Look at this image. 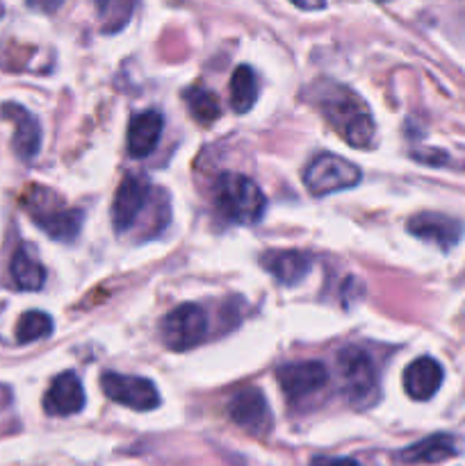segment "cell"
<instances>
[{
	"label": "cell",
	"mask_w": 465,
	"mask_h": 466,
	"mask_svg": "<svg viewBox=\"0 0 465 466\" xmlns=\"http://www.w3.org/2000/svg\"><path fill=\"white\" fill-rule=\"evenodd\" d=\"M21 205L50 239L73 241L80 235L82 212L78 208H67L55 191L32 185L21 196Z\"/></svg>",
	"instance_id": "6da1fadb"
},
{
	"label": "cell",
	"mask_w": 465,
	"mask_h": 466,
	"mask_svg": "<svg viewBox=\"0 0 465 466\" xmlns=\"http://www.w3.org/2000/svg\"><path fill=\"white\" fill-rule=\"evenodd\" d=\"M214 208L228 221L251 226L263 218L267 198L251 177L240 173H222L214 182Z\"/></svg>",
	"instance_id": "7a4b0ae2"
},
{
	"label": "cell",
	"mask_w": 465,
	"mask_h": 466,
	"mask_svg": "<svg viewBox=\"0 0 465 466\" xmlns=\"http://www.w3.org/2000/svg\"><path fill=\"white\" fill-rule=\"evenodd\" d=\"M324 114L333 126H337L346 144L354 148H365L374 141L377 126H374L372 114L365 109L363 100L356 98L345 86H336L324 96Z\"/></svg>",
	"instance_id": "3957f363"
},
{
	"label": "cell",
	"mask_w": 465,
	"mask_h": 466,
	"mask_svg": "<svg viewBox=\"0 0 465 466\" xmlns=\"http://www.w3.org/2000/svg\"><path fill=\"white\" fill-rule=\"evenodd\" d=\"M342 390L354 405H369L378 394V378L372 358L358 346H346L337 353Z\"/></svg>",
	"instance_id": "277c9868"
},
{
	"label": "cell",
	"mask_w": 465,
	"mask_h": 466,
	"mask_svg": "<svg viewBox=\"0 0 465 466\" xmlns=\"http://www.w3.org/2000/svg\"><path fill=\"white\" fill-rule=\"evenodd\" d=\"M208 335V317L194 303L178 305L162 319L160 337L171 350H190L199 346Z\"/></svg>",
	"instance_id": "5b68a950"
},
{
	"label": "cell",
	"mask_w": 465,
	"mask_h": 466,
	"mask_svg": "<svg viewBox=\"0 0 465 466\" xmlns=\"http://www.w3.org/2000/svg\"><path fill=\"white\" fill-rule=\"evenodd\" d=\"M360 168L351 164L349 159L337 157V155H319L305 168V187L315 196H328L336 191L351 189L360 182Z\"/></svg>",
	"instance_id": "8992f818"
},
{
	"label": "cell",
	"mask_w": 465,
	"mask_h": 466,
	"mask_svg": "<svg viewBox=\"0 0 465 466\" xmlns=\"http://www.w3.org/2000/svg\"><path fill=\"white\" fill-rule=\"evenodd\" d=\"M105 396L123 408L137 410V412H149L160 405V394L155 385L146 378L137 376H121V373H103L100 378Z\"/></svg>",
	"instance_id": "52a82bcc"
},
{
	"label": "cell",
	"mask_w": 465,
	"mask_h": 466,
	"mask_svg": "<svg viewBox=\"0 0 465 466\" xmlns=\"http://www.w3.org/2000/svg\"><path fill=\"white\" fill-rule=\"evenodd\" d=\"M228 419L235 426L244 428L251 435H267L272 431V410H269L267 399L255 387H246V390L237 391L231 400H228Z\"/></svg>",
	"instance_id": "ba28073f"
},
{
	"label": "cell",
	"mask_w": 465,
	"mask_h": 466,
	"mask_svg": "<svg viewBox=\"0 0 465 466\" xmlns=\"http://www.w3.org/2000/svg\"><path fill=\"white\" fill-rule=\"evenodd\" d=\"M150 196L149 177L140 176V173H128L119 185L117 194H114L112 203V223L117 232L130 230L140 218L141 209H144L146 200Z\"/></svg>",
	"instance_id": "9c48e42d"
},
{
	"label": "cell",
	"mask_w": 465,
	"mask_h": 466,
	"mask_svg": "<svg viewBox=\"0 0 465 466\" xmlns=\"http://www.w3.org/2000/svg\"><path fill=\"white\" fill-rule=\"evenodd\" d=\"M276 378L283 394L296 403V400L324 390L328 382V371L322 362H294L283 364L276 371Z\"/></svg>",
	"instance_id": "30bf717a"
},
{
	"label": "cell",
	"mask_w": 465,
	"mask_h": 466,
	"mask_svg": "<svg viewBox=\"0 0 465 466\" xmlns=\"http://www.w3.org/2000/svg\"><path fill=\"white\" fill-rule=\"evenodd\" d=\"M408 232L415 235L418 239L431 241L438 248L450 250L463 237V223H459L456 218L445 217V214L438 212H419L415 217H410L408 221Z\"/></svg>",
	"instance_id": "8fae6325"
},
{
	"label": "cell",
	"mask_w": 465,
	"mask_h": 466,
	"mask_svg": "<svg viewBox=\"0 0 465 466\" xmlns=\"http://www.w3.org/2000/svg\"><path fill=\"white\" fill-rule=\"evenodd\" d=\"M85 390L73 371L59 373L44 396V410L50 417H73L85 410Z\"/></svg>",
	"instance_id": "7c38bea8"
},
{
	"label": "cell",
	"mask_w": 465,
	"mask_h": 466,
	"mask_svg": "<svg viewBox=\"0 0 465 466\" xmlns=\"http://www.w3.org/2000/svg\"><path fill=\"white\" fill-rule=\"evenodd\" d=\"M0 114L14 123V153L21 159H26V162L36 157L41 148V127L35 114H30L26 107L16 103H5L0 107Z\"/></svg>",
	"instance_id": "4fadbf2b"
},
{
	"label": "cell",
	"mask_w": 465,
	"mask_h": 466,
	"mask_svg": "<svg viewBox=\"0 0 465 466\" xmlns=\"http://www.w3.org/2000/svg\"><path fill=\"white\" fill-rule=\"evenodd\" d=\"M442 367L433 358H418L406 367L404 390L413 400H429L438 394L442 385Z\"/></svg>",
	"instance_id": "5bb4252c"
},
{
	"label": "cell",
	"mask_w": 465,
	"mask_h": 466,
	"mask_svg": "<svg viewBox=\"0 0 465 466\" xmlns=\"http://www.w3.org/2000/svg\"><path fill=\"white\" fill-rule=\"evenodd\" d=\"M264 268L276 278L281 285L294 287L308 276L310 267H313V258L301 250H269L260 259Z\"/></svg>",
	"instance_id": "9a60e30c"
},
{
	"label": "cell",
	"mask_w": 465,
	"mask_h": 466,
	"mask_svg": "<svg viewBox=\"0 0 465 466\" xmlns=\"http://www.w3.org/2000/svg\"><path fill=\"white\" fill-rule=\"evenodd\" d=\"M162 114L155 109L135 114L128 123V153L130 157H146L158 146L160 135H162Z\"/></svg>",
	"instance_id": "2e32d148"
},
{
	"label": "cell",
	"mask_w": 465,
	"mask_h": 466,
	"mask_svg": "<svg viewBox=\"0 0 465 466\" xmlns=\"http://www.w3.org/2000/svg\"><path fill=\"white\" fill-rule=\"evenodd\" d=\"M459 453L460 441L454 435H431L401 451L399 460L406 464H438L456 458Z\"/></svg>",
	"instance_id": "e0dca14e"
},
{
	"label": "cell",
	"mask_w": 465,
	"mask_h": 466,
	"mask_svg": "<svg viewBox=\"0 0 465 466\" xmlns=\"http://www.w3.org/2000/svg\"><path fill=\"white\" fill-rule=\"evenodd\" d=\"M12 280L23 291H39L46 282V268L36 259L32 246H18L12 258Z\"/></svg>",
	"instance_id": "ac0fdd59"
},
{
	"label": "cell",
	"mask_w": 465,
	"mask_h": 466,
	"mask_svg": "<svg viewBox=\"0 0 465 466\" xmlns=\"http://www.w3.org/2000/svg\"><path fill=\"white\" fill-rule=\"evenodd\" d=\"M258 100V77L253 68L240 64L231 77V105L237 114H246Z\"/></svg>",
	"instance_id": "d6986e66"
},
{
	"label": "cell",
	"mask_w": 465,
	"mask_h": 466,
	"mask_svg": "<svg viewBox=\"0 0 465 466\" xmlns=\"http://www.w3.org/2000/svg\"><path fill=\"white\" fill-rule=\"evenodd\" d=\"M185 103L190 107L191 116L196 118L203 126H210L212 121H217L222 116V109H219V100L212 91L203 89V86H191L185 91Z\"/></svg>",
	"instance_id": "ffe728a7"
},
{
	"label": "cell",
	"mask_w": 465,
	"mask_h": 466,
	"mask_svg": "<svg viewBox=\"0 0 465 466\" xmlns=\"http://www.w3.org/2000/svg\"><path fill=\"white\" fill-rule=\"evenodd\" d=\"M53 332V319L46 312L32 309L26 312L16 323V341L18 344H30V341H39Z\"/></svg>",
	"instance_id": "44dd1931"
},
{
	"label": "cell",
	"mask_w": 465,
	"mask_h": 466,
	"mask_svg": "<svg viewBox=\"0 0 465 466\" xmlns=\"http://www.w3.org/2000/svg\"><path fill=\"white\" fill-rule=\"evenodd\" d=\"M132 7H135L132 3H100L98 12H100V18H103V30L108 32L109 21H114L112 23V32H117L119 27L126 25L128 16H130V12H132Z\"/></svg>",
	"instance_id": "7402d4cb"
},
{
	"label": "cell",
	"mask_w": 465,
	"mask_h": 466,
	"mask_svg": "<svg viewBox=\"0 0 465 466\" xmlns=\"http://www.w3.org/2000/svg\"><path fill=\"white\" fill-rule=\"evenodd\" d=\"M310 466H360L351 458H315Z\"/></svg>",
	"instance_id": "603a6c76"
}]
</instances>
